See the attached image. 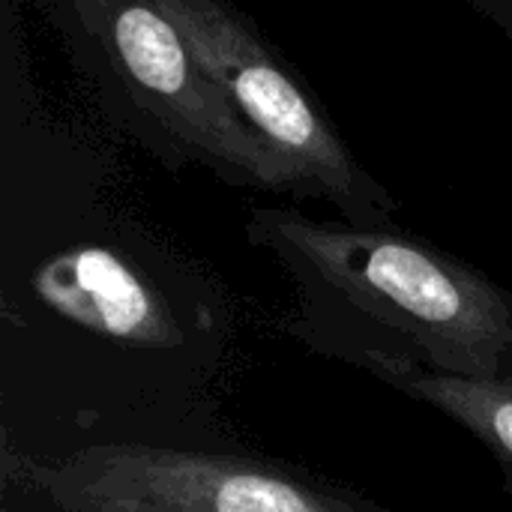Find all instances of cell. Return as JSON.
Listing matches in <instances>:
<instances>
[{
    "label": "cell",
    "instance_id": "1",
    "mask_svg": "<svg viewBox=\"0 0 512 512\" xmlns=\"http://www.w3.org/2000/svg\"><path fill=\"white\" fill-rule=\"evenodd\" d=\"M246 240L294 285L285 330L354 369L414 366L512 378V291L465 258L393 225L252 207Z\"/></svg>",
    "mask_w": 512,
    "mask_h": 512
},
{
    "label": "cell",
    "instance_id": "2",
    "mask_svg": "<svg viewBox=\"0 0 512 512\" xmlns=\"http://www.w3.org/2000/svg\"><path fill=\"white\" fill-rule=\"evenodd\" d=\"M120 123L165 165L291 195L279 159L198 69L159 0H39Z\"/></svg>",
    "mask_w": 512,
    "mask_h": 512
},
{
    "label": "cell",
    "instance_id": "3",
    "mask_svg": "<svg viewBox=\"0 0 512 512\" xmlns=\"http://www.w3.org/2000/svg\"><path fill=\"white\" fill-rule=\"evenodd\" d=\"M198 69L279 159L294 198L333 204L354 225H393L399 201L354 156L312 90L231 0H159Z\"/></svg>",
    "mask_w": 512,
    "mask_h": 512
},
{
    "label": "cell",
    "instance_id": "4",
    "mask_svg": "<svg viewBox=\"0 0 512 512\" xmlns=\"http://www.w3.org/2000/svg\"><path fill=\"white\" fill-rule=\"evenodd\" d=\"M21 474L60 512H390L294 462L144 441L93 444Z\"/></svg>",
    "mask_w": 512,
    "mask_h": 512
},
{
    "label": "cell",
    "instance_id": "5",
    "mask_svg": "<svg viewBox=\"0 0 512 512\" xmlns=\"http://www.w3.org/2000/svg\"><path fill=\"white\" fill-rule=\"evenodd\" d=\"M30 285L54 315L102 339L132 348H171L183 339L168 303L111 249H63L36 267Z\"/></svg>",
    "mask_w": 512,
    "mask_h": 512
},
{
    "label": "cell",
    "instance_id": "6",
    "mask_svg": "<svg viewBox=\"0 0 512 512\" xmlns=\"http://www.w3.org/2000/svg\"><path fill=\"white\" fill-rule=\"evenodd\" d=\"M369 375L465 429L495 459L512 498V378L477 381L414 366H375Z\"/></svg>",
    "mask_w": 512,
    "mask_h": 512
},
{
    "label": "cell",
    "instance_id": "7",
    "mask_svg": "<svg viewBox=\"0 0 512 512\" xmlns=\"http://www.w3.org/2000/svg\"><path fill=\"white\" fill-rule=\"evenodd\" d=\"M477 15L495 24L507 39H512V0H465Z\"/></svg>",
    "mask_w": 512,
    "mask_h": 512
}]
</instances>
